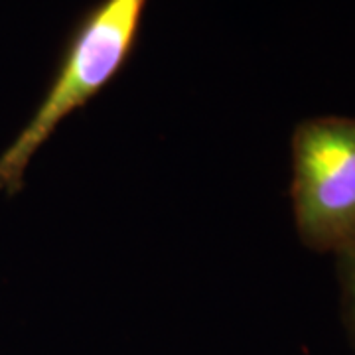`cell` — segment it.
<instances>
[{
  "label": "cell",
  "mask_w": 355,
  "mask_h": 355,
  "mask_svg": "<svg viewBox=\"0 0 355 355\" xmlns=\"http://www.w3.org/2000/svg\"><path fill=\"white\" fill-rule=\"evenodd\" d=\"M291 198L308 249L355 251V116H312L294 128Z\"/></svg>",
  "instance_id": "obj_2"
},
{
  "label": "cell",
  "mask_w": 355,
  "mask_h": 355,
  "mask_svg": "<svg viewBox=\"0 0 355 355\" xmlns=\"http://www.w3.org/2000/svg\"><path fill=\"white\" fill-rule=\"evenodd\" d=\"M148 0H99L73 26L34 114L0 154V191L24 188L26 168L60 125L121 73L139 40Z\"/></svg>",
  "instance_id": "obj_1"
},
{
  "label": "cell",
  "mask_w": 355,
  "mask_h": 355,
  "mask_svg": "<svg viewBox=\"0 0 355 355\" xmlns=\"http://www.w3.org/2000/svg\"><path fill=\"white\" fill-rule=\"evenodd\" d=\"M338 277L342 284L343 324L355 347V251L338 257Z\"/></svg>",
  "instance_id": "obj_3"
}]
</instances>
